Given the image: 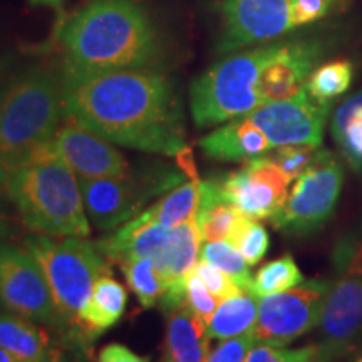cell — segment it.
I'll return each mask as SVG.
<instances>
[{"mask_svg":"<svg viewBox=\"0 0 362 362\" xmlns=\"http://www.w3.org/2000/svg\"><path fill=\"white\" fill-rule=\"evenodd\" d=\"M64 117L119 146L176 156L188 148L183 106L163 69L103 72L62 67Z\"/></svg>","mask_w":362,"mask_h":362,"instance_id":"cell-1","label":"cell"},{"mask_svg":"<svg viewBox=\"0 0 362 362\" xmlns=\"http://www.w3.org/2000/svg\"><path fill=\"white\" fill-rule=\"evenodd\" d=\"M64 69H163L165 39L139 0H89L59 33Z\"/></svg>","mask_w":362,"mask_h":362,"instance_id":"cell-2","label":"cell"},{"mask_svg":"<svg viewBox=\"0 0 362 362\" xmlns=\"http://www.w3.org/2000/svg\"><path fill=\"white\" fill-rule=\"evenodd\" d=\"M62 117V69L30 64L0 84V189L13 170L52 141Z\"/></svg>","mask_w":362,"mask_h":362,"instance_id":"cell-3","label":"cell"},{"mask_svg":"<svg viewBox=\"0 0 362 362\" xmlns=\"http://www.w3.org/2000/svg\"><path fill=\"white\" fill-rule=\"evenodd\" d=\"M4 189L24 225L37 235L89 237L79 180L52 141L13 170Z\"/></svg>","mask_w":362,"mask_h":362,"instance_id":"cell-4","label":"cell"},{"mask_svg":"<svg viewBox=\"0 0 362 362\" xmlns=\"http://www.w3.org/2000/svg\"><path fill=\"white\" fill-rule=\"evenodd\" d=\"M24 247L47 279L64 330L81 339L79 314L96 280L111 274L110 260L98 250L96 243L81 237L54 238L35 233L25 240Z\"/></svg>","mask_w":362,"mask_h":362,"instance_id":"cell-5","label":"cell"},{"mask_svg":"<svg viewBox=\"0 0 362 362\" xmlns=\"http://www.w3.org/2000/svg\"><path fill=\"white\" fill-rule=\"evenodd\" d=\"M280 44L262 45L215 62L189 88V110L198 128H210L250 115L262 106L257 83Z\"/></svg>","mask_w":362,"mask_h":362,"instance_id":"cell-6","label":"cell"},{"mask_svg":"<svg viewBox=\"0 0 362 362\" xmlns=\"http://www.w3.org/2000/svg\"><path fill=\"white\" fill-rule=\"evenodd\" d=\"M334 277L320 314L317 362H334L362 334V232H349L332 253Z\"/></svg>","mask_w":362,"mask_h":362,"instance_id":"cell-7","label":"cell"},{"mask_svg":"<svg viewBox=\"0 0 362 362\" xmlns=\"http://www.w3.org/2000/svg\"><path fill=\"white\" fill-rule=\"evenodd\" d=\"M86 215L99 230H115L143 214V208L156 194L168 193L181 185V175L173 170L156 168L133 175L103 178H78Z\"/></svg>","mask_w":362,"mask_h":362,"instance_id":"cell-8","label":"cell"},{"mask_svg":"<svg viewBox=\"0 0 362 362\" xmlns=\"http://www.w3.org/2000/svg\"><path fill=\"white\" fill-rule=\"evenodd\" d=\"M344 173L327 149L300 175L282 208L270 216V223L288 235H307L330 218L342 189Z\"/></svg>","mask_w":362,"mask_h":362,"instance_id":"cell-9","label":"cell"},{"mask_svg":"<svg viewBox=\"0 0 362 362\" xmlns=\"http://www.w3.org/2000/svg\"><path fill=\"white\" fill-rule=\"evenodd\" d=\"M0 307L33 322L64 330L47 279L25 247L0 243Z\"/></svg>","mask_w":362,"mask_h":362,"instance_id":"cell-10","label":"cell"},{"mask_svg":"<svg viewBox=\"0 0 362 362\" xmlns=\"http://www.w3.org/2000/svg\"><path fill=\"white\" fill-rule=\"evenodd\" d=\"M330 280H307L288 291L272 293L259 300L253 327L257 342L287 346L319 324Z\"/></svg>","mask_w":362,"mask_h":362,"instance_id":"cell-11","label":"cell"},{"mask_svg":"<svg viewBox=\"0 0 362 362\" xmlns=\"http://www.w3.org/2000/svg\"><path fill=\"white\" fill-rule=\"evenodd\" d=\"M330 103L317 101L304 86L296 96L264 103L247 115L264 131L272 148L310 144L320 146Z\"/></svg>","mask_w":362,"mask_h":362,"instance_id":"cell-12","label":"cell"},{"mask_svg":"<svg viewBox=\"0 0 362 362\" xmlns=\"http://www.w3.org/2000/svg\"><path fill=\"white\" fill-rule=\"evenodd\" d=\"M292 27L291 0H223L216 51H242L248 45L282 37Z\"/></svg>","mask_w":362,"mask_h":362,"instance_id":"cell-13","label":"cell"},{"mask_svg":"<svg viewBox=\"0 0 362 362\" xmlns=\"http://www.w3.org/2000/svg\"><path fill=\"white\" fill-rule=\"evenodd\" d=\"M223 198L253 220L270 218L288 197L291 180L270 158H252L238 171L220 178Z\"/></svg>","mask_w":362,"mask_h":362,"instance_id":"cell-14","label":"cell"},{"mask_svg":"<svg viewBox=\"0 0 362 362\" xmlns=\"http://www.w3.org/2000/svg\"><path fill=\"white\" fill-rule=\"evenodd\" d=\"M54 148L78 178H103V176L123 175L129 170L123 153L83 126L66 117L54 134Z\"/></svg>","mask_w":362,"mask_h":362,"instance_id":"cell-15","label":"cell"},{"mask_svg":"<svg viewBox=\"0 0 362 362\" xmlns=\"http://www.w3.org/2000/svg\"><path fill=\"white\" fill-rule=\"evenodd\" d=\"M202 242L200 228L192 218L171 228L165 248L153 260L163 284L158 305L165 312L187 304V277L197 265Z\"/></svg>","mask_w":362,"mask_h":362,"instance_id":"cell-16","label":"cell"},{"mask_svg":"<svg viewBox=\"0 0 362 362\" xmlns=\"http://www.w3.org/2000/svg\"><path fill=\"white\" fill-rule=\"evenodd\" d=\"M320 57L322 49L317 42L280 44L274 57L264 66L257 83L262 101H279L296 96L307 84Z\"/></svg>","mask_w":362,"mask_h":362,"instance_id":"cell-17","label":"cell"},{"mask_svg":"<svg viewBox=\"0 0 362 362\" xmlns=\"http://www.w3.org/2000/svg\"><path fill=\"white\" fill-rule=\"evenodd\" d=\"M171 228L151 218L148 210L121 225L115 233L98 240L96 247L110 262L151 259L155 260L168 242Z\"/></svg>","mask_w":362,"mask_h":362,"instance_id":"cell-18","label":"cell"},{"mask_svg":"<svg viewBox=\"0 0 362 362\" xmlns=\"http://www.w3.org/2000/svg\"><path fill=\"white\" fill-rule=\"evenodd\" d=\"M198 144L208 158L220 161L252 160L272 148L264 131L257 128L247 116L228 121L214 133L203 136Z\"/></svg>","mask_w":362,"mask_h":362,"instance_id":"cell-19","label":"cell"},{"mask_svg":"<svg viewBox=\"0 0 362 362\" xmlns=\"http://www.w3.org/2000/svg\"><path fill=\"white\" fill-rule=\"evenodd\" d=\"M126 304H128V292L124 285L112 279L111 274L99 277L79 314V337L83 341H94L101 336L119 322L126 310Z\"/></svg>","mask_w":362,"mask_h":362,"instance_id":"cell-20","label":"cell"},{"mask_svg":"<svg viewBox=\"0 0 362 362\" xmlns=\"http://www.w3.org/2000/svg\"><path fill=\"white\" fill-rule=\"evenodd\" d=\"M165 314L163 362H206L210 354V339L205 334V324L188 309L187 304Z\"/></svg>","mask_w":362,"mask_h":362,"instance_id":"cell-21","label":"cell"},{"mask_svg":"<svg viewBox=\"0 0 362 362\" xmlns=\"http://www.w3.org/2000/svg\"><path fill=\"white\" fill-rule=\"evenodd\" d=\"M0 347L7 351L16 362L61 361L44 329L33 320L11 312L0 314Z\"/></svg>","mask_w":362,"mask_h":362,"instance_id":"cell-22","label":"cell"},{"mask_svg":"<svg viewBox=\"0 0 362 362\" xmlns=\"http://www.w3.org/2000/svg\"><path fill=\"white\" fill-rule=\"evenodd\" d=\"M245 216L237 206L225 200L218 180L202 181L200 203L194 221L200 228L203 242L230 240Z\"/></svg>","mask_w":362,"mask_h":362,"instance_id":"cell-23","label":"cell"},{"mask_svg":"<svg viewBox=\"0 0 362 362\" xmlns=\"http://www.w3.org/2000/svg\"><path fill=\"white\" fill-rule=\"evenodd\" d=\"M259 314V297L250 292H240L221 300L206 324L208 339H230L253 330Z\"/></svg>","mask_w":362,"mask_h":362,"instance_id":"cell-24","label":"cell"},{"mask_svg":"<svg viewBox=\"0 0 362 362\" xmlns=\"http://www.w3.org/2000/svg\"><path fill=\"white\" fill-rule=\"evenodd\" d=\"M202 194V180H192L189 183H181L149 206L151 218L163 226H173L194 218Z\"/></svg>","mask_w":362,"mask_h":362,"instance_id":"cell-25","label":"cell"},{"mask_svg":"<svg viewBox=\"0 0 362 362\" xmlns=\"http://www.w3.org/2000/svg\"><path fill=\"white\" fill-rule=\"evenodd\" d=\"M304 282L300 270L296 260L291 255H284L277 260H272L265 264L257 272L255 277L252 279L250 292L255 297H267L272 293H279L288 288L297 287L298 284Z\"/></svg>","mask_w":362,"mask_h":362,"instance_id":"cell-26","label":"cell"},{"mask_svg":"<svg viewBox=\"0 0 362 362\" xmlns=\"http://www.w3.org/2000/svg\"><path fill=\"white\" fill-rule=\"evenodd\" d=\"M126 282L144 309H151L158 304L163 292V284L155 262L151 259L128 260L119 264Z\"/></svg>","mask_w":362,"mask_h":362,"instance_id":"cell-27","label":"cell"},{"mask_svg":"<svg viewBox=\"0 0 362 362\" xmlns=\"http://www.w3.org/2000/svg\"><path fill=\"white\" fill-rule=\"evenodd\" d=\"M352 81V64L349 61H332L320 66L307 81V90L317 101L330 103L349 89Z\"/></svg>","mask_w":362,"mask_h":362,"instance_id":"cell-28","label":"cell"},{"mask_svg":"<svg viewBox=\"0 0 362 362\" xmlns=\"http://www.w3.org/2000/svg\"><path fill=\"white\" fill-rule=\"evenodd\" d=\"M202 260L216 267L226 275H230L235 282L240 285L242 291L248 292L252 285L250 265L243 259V255L235 248L228 240H218V242H206L202 248Z\"/></svg>","mask_w":362,"mask_h":362,"instance_id":"cell-29","label":"cell"},{"mask_svg":"<svg viewBox=\"0 0 362 362\" xmlns=\"http://www.w3.org/2000/svg\"><path fill=\"white\" fill-rule=\"evenodd\" d=\"M228 242L242 253L248 265H257L269 250L270 240L264 225L250 216H245Z\"/></svg>","mask_w":362,"mask_h":362,"instance_id":"cell-30","label":"cell"},{"mask_svg":"<svg viewBox=\"0 0 362 362\" xmlns=\"http://www.w3.org/2000/svg\"><path fill=\"white\" fill-rule=\"evenodd\" d=\"M320 151L322 149H319V146H310V144L280 146L270 160L292 181L297 180L298 176L304 175L307 170H310L315 165V161L320 156Z\"/></svg>","mask_w":362,"mask_h":362,"instance_id":"cell-31","label":"cell"},{"mask_svg":"<svg viewBox=\"0 0 362 362\" xmlns=\"http://www.w3.org/2000/svg\"><path fill=\"white\" fill-rule=\"evenodd\" d=\"M317 356H319L317 346L287 349L285 346L257 342L248 352L245 362H317Z\"/></svg>","mask_w":362,"mask_h":362,"instance_id":"cell-32","label":"cell"},{"mask_svg":"<svg viewBox=\"0 0 362 362\" xmlns=\"http://www.w3.org/2000/svg\"><path fill=\"white\" fill-rule=\"evenodd\" d=\"M218 304V298L208 291L206 285L203 284L192 270V274L187 277V305L188 309L205 324V327L206 324L210 322L211 315L215 314Z\"/></svg>","mask_w":362,"mask_h":362,"instance_id":"cell-33","label":"cell"},{"mask_svg":"<svg viewBox=\"0 0 362 362\" xmlns=\"http://www.w3.org/2000/svg\"><path fill=\"white\" fill-rule=\"evenodd\" d=\"M193 274L206 285L208 291L214 293L220 302L235 296V293L245 292L240 288V285L230 275H226L225 272H221L220 269H216V267L210 265L202 259L193 267Z\"/></svg>","mask_w":362,"mask_h":362,"instance_id":"cell-34","label":"cell"},{"mask_svg":"<svg viewBox=\"0 0 362 362\" xmlns=\"http://www.w3.org/2000/svg\"><path fill=\"white\" fill-rule=\"evenodd\" d=\"M257 344L253 330H248L240 336L221 339L218 346L210 351L206 362H245L248 352Z\"/></svg>","mask_w":362,"mask_h":362,"instance_id":"cell-35","label":"cell"},{"mask_svg":"<svg viewBox=\"0 0 362 362\" xmlns=\"http://www.w3.org/2000/svg\"><path fill=\"white\" fill-rule=\"evenodd\" d=\"M336 0H291L292 25L298 27L324 17Z\"/></svg>","mask_w":362,"mask_h":362,"instance_id":"cell-36","label":"cell"},{"mask_svg":"<svg viewBox=\"0 0 362 362\" xmlns=\"http://www.w3.org/2000/svg\"><path fill=\"white\" fill-rule=\"evenodd\" d=\"M354 121H362V90L354 94V96L347 98L346 101L337 107L336 115L332 117V126H330L334 139L337 141L342 136L344 129H346L351 123H354Z\"/></svg>","mask_w":362,"mask_h":362,"instance_id":"cell-37","label":"cell"},{"mask_svg":"<svg viewBox=\"0 0 362 362\" xmlns=\"http://www.w3.org/2000/svg\"><path fill=\"white\" fill-rule=\"evenodd\" d=\"M339 146L344 149L347 160L354 168L362 166V121H354L344 129L341 138L337 139Z\"/></svg>","mask_w":362,"mask_h":362,"instance_id":"cell-38","label":"cell"},{"mask_svg":"<svg viewBox=\"0 0 362 362\" xmlns=\"http://www.w3.org/2000/svg\"><path fill=\"white\" fill-rule=\"evenodd\" d=\"M98 362H149L148 357L134 354L133 351L123 344H110L99 352Z\"/></svg>","mask_w":362,"mask_h":362,"instance_id":"cell-39","label":"cell"},{"mask_svg":"<svg viewBox=\"0 0 362 362\" xmlns=\"http://www.w3.org/2000/svg\"><path fill=\"white\" fill-rule=\"evenodd\" d=\"M34 6H45V7H51L56 8V11H61L62 6H64V0H30Z\"/></svg>","mask_w":362,"mask_h":362,"instance_id":"cell-40","label":"cell"},{"mask_svg":"<svg viewBox=\"0 0 362 362\" xmlns=\"http://www.w3.org/2000/svg\"><path fill=\"white\" fill-rule=\"evenodd\" d=\"M0 362H16V361H13V357L8 354L7 351H4L2 347H0Z\"/></svg>","mask_w":362,"mask_h":362,"instance_id":"cell-41","label":"cell"},{"mask_svg":"<svg viewBox=\"0 0 362 362\" xmlns=\"http://www.w3.org/2000/svg\"><path fill=\"white\" fill-rule=\"evenodd\" d=\"M8 233V225L7 221L4 220V216L0 215V237H4V235Z\"/></svg>","mask_w":362,"mask_h":362,"instance_id":"cell-42","label":"cell"},{"mask_svg":"<svg viewBox=\"0 0 362 362\" xmlns=\"http://www.w3.org/2000/svg\"><path fill=\"white\" fill-rule=\"evenodd\" d=\"M357 362H362V359H359V361H357Z\"/></svg>","mask_w":362,"mask_h":362,"instance_id":"cell-43","label":"cell"}]
</instances>
